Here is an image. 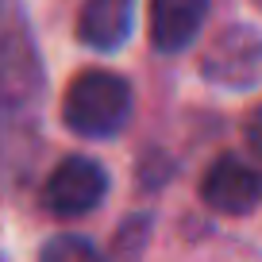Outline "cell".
<instances>
[{
	"mask_svg": "<svg viewBox=\"0 0 262 262\" xmlns=\"http://www.w3.org/2000/svg\"><path fill=\"white\" fill-rule=\"evenodd\" d=\"M127 116H131V89L120 74L85 70L66 89L62 120L81 139H108L127 123Z\"/></svg>",
	"mask_w": 262,
	"mask_h": 262,
	"instance_id": "6da1fadb",
	"label": "cell"
},
{
	"mask_svg": "<svg viewBox=\"0 0 262 262\" xmlns=\"http://www.w3.org/2000/svg\"><path fill=\"white\" fill-rule=\"evenodd\" d=\"M201 77L224 89H251L262 81V31L258 27H228L201 54Z\"/></svg>",
	"mask_w": 262,
	"mask_h": 262,
	"instance_id": "7a4b0ae2",
	"label": "cell"
},
{
	"mask_svg": "<svg viewBox=\"0 0 262 262\" xmlns=\"http://www.w3.org/2000/svg\"><path fill=\"white\" fill-rule=\"evenodd\" d=\"M108 193V173L104 166H97L93 158L85 155H74L66 162L54 166V173L47 178L42 185V205L50 208L54 216H85L104 201Z\"/></svg>",
	"mask_w": 262,
	"mask_h": 262,
	"instance_id": "3957f363",
	"label": "cell"
},
{
	"mask_svg": "<svg viewBox=\"0 0 262 262\" xmlns=\"http://www.w3.org/2000/svg\"><path fill=\"white\" fill-rule=\"evenodd\" d=\"M201 196L212 212L224 216H247L251 208H258L262 201V173L254 166H247L243 158L224 155L208 166L205 181H201Z\"/></svg>",
	"mask_w": 262,
	"mask_h": 262,
	"instance_id": "277c9868",
	"label": "cell"
},
{
	"mask_svg": "<svg viewBox=\"0 0 262 262\" xmlns=\"http://www.w3.org/2000/svg\"><path fill=\"white\" fill-rule=\"evenodd\" d=\"M208 0H150V42L162 54H178L201 35Z\"/></svg>",
	"mask_w": 262,
	"mask_h": 262,
	"instance_id": "5b68a950",
	"label": "cell"
},
{
	"mask_svg": "<svg viewBox=\"0 0 262 262\" xmlns=\"http://www.w3.org/2000/svg\"><path fill=\"white\" fill-rule=\"evenodd\" d=\"M135 0H85L77 12V39L89 50H120L131 35Z\"/></svg>",
	"mask_w": 262,
	"mask_h": 262,
	"instance_id": "8992f818",
	"label": "cell"
},
{
	"mask_svg": "<svg viewBox=\"0 0 262 262\" xmlns=\"http://www.w3.org/2000/svg\"><path fill=\"white\" fill-rule=\"evenodd\" d=\"M39 262H104V254L85 235H54L42 243Z\"/></svg>",
	"mask_w": 262,
	"mask_h": 262,
	"instance_id": "52a82bcc",
	"label": "cell"
},
{
	"mask_svg": "<svg viewBox=\"0 0 262 262\" xmlns=\"http://www.w3.org/2000/svg\"><path fill=\"white\" fill-rule=\"evenodd\" d=\"M243 135H247V147H251V155L262 162V104L254 108L251 116H247V131H243Z\"/></svg>",
	"mask_w": 262,
	"mask_h": 262,
	"instance_id": "ba28073f",
	"label": "cell"
}]
</instances>
